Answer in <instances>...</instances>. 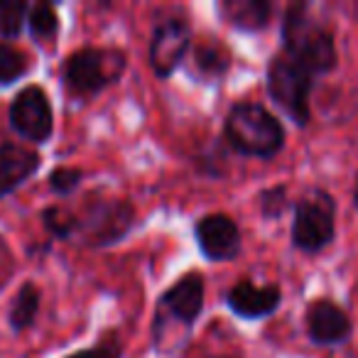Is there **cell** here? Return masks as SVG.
Returning <instances> with one entry per match:
<instances>
[{
    "label": "cell",
    "mask_w": 358,
    "mask_h": 358,
    "mask_svg": "<svg viewBox=\"0 0 358 358\" xmlns=\"http://www.w3.org/2000/svg\"><path fill=\"white\" fill-rule=\"evenodd\" d=\"M282 40L287 57L309 74H327L336 66L334 40L307 13V6H292L282 22Z\"/></svg>",
    "instance_id": "1"
},
{
    "label": "cell",
    "mask_w": 358,
    "mask_h": 358,
    "mask_svg": "<svg viewBox=\"0 0 358 358\" xmlns=\"http://www.w3.org/2000/svg\"><path fill=\"white\" fill-rule=\"evenodd\" d=\"M201 307H204V280H201V275L189 273L177 285H172L159 299L157 319H155L157 348H162V351L177 348V329L182 331V336H187L192 324L201 314Z\"/></svg>",
    "instance_id": "2"
},
{
    "label": "cell",
    "mask_w": 358,
    "mask_h": 358,
    "mask_svg": "<svg viewBox=\"0 0 358 358\" xmlns=\"http://www.w3.org/2000/svg\"><path fill=\"white\" fill-rule=\"evenodd\" d=\"M226 138L238 152L253 157H273L285 143L280 120L260 103H238L226 118Z\"/></svg>",
    "instance_id": "3"
},
{
    "label": "cell",
    "mask_w": 358,
    "mask_h": 358,
    "mask_svg": "<svg viewBox=\"0 0 358 358\" xmlns=\"http://www.w3.org/2000/svg\"><path fill=\"white\" fill-rule=\"evenodd\" d=\"M268 91L270 99L294 120L304 125L309 120V91L312 74L294 64L289 57H275L268 66Z\"/></svg>",
    "instance_id": "4"
},
{
    "label": "cell",
    "mask_w": 358,
    "mask_h": 358,
    "mask_svg": "<svg viewBox=\"0 0 358 358\" xmlns=\"http://www.w3.org/2000/svg\"><path fill=\"white\" fill-rule=\"evenodd\" d=\"M123 55L101 50H81L69 57L64 66V81L74 94H96L123 71Z\"/></svg>",
    "instance_id": "5"
},
{
    "label": "cell",
    "mask_w": 358,
    "mask_h": 358,
    "mask_svg": "<svg viewBox=\"0 0 358 358\" xmlns=\"http://www.w3.org/2000/svg\"><path fill=\"white\" fill-rule=\"evenodd\" d=\"M334 238V201L329 194L317 192L299 201L292 221V241L297 248L317 253Z\"/></svg>",
    "instance_id": "6"
},
{
    "label": "cell",
    "mask_w": 358,
    "mask_h": 358,
    "mask_svg": "<svg viewBox=\"0 0 358 358\" xmlns=\"http://www.w3.org/2000/svg\"><path fill=\"white\" fill-rule=\"evenodd\" d=\"M10 123L22 138L32 143H45L50 140L55 128V115H52L50 99L37 86H27L15 96L10 106Z\"/></svg>",
    "instance_id": "7"
},
{
    "label": "cell",
    "mask_w": 358,
    "mask_h": 358,
    "mask_svg": "<svg viewBox=\"0 0 358 358\" xmlns=\"http://www.w3.org/2000/svg\"><path fill=\"white\" fill-rule=\"evenodd\" d=\"M192 32L185 20H167L157 25L152 35V45H150V62L157 76H169L179 66V62L185 59L187 50H189Z\"/></svg>",
    "instance_id": "8"
},
{
    "label": "cell",
    "mask_w": 358,
    "mask_h": 358,
    "mask_svg": "<svg viewBox=\"0 0 358 358\" xmlns=\"http://www.w3.org/2000/svg\"><path fill=\"white\" fill-rule=\"evenodd\" d=\"M196 241L209 260H231L241 250V231L229 216L211 214L196 224Z\"/></svg>",
    "instance_id": "9"
},
{
    "label": "cell",
    "mask_w": 358,
    "mask_h": 358,
    "mask_svg": "<svg viewBox=\"0 0 358 358\" xmlns=\"http://www.w3.org/2000/svg\"><path fill=\"white\" fill-rule=\"evenodd\" d=\"M133 226V209L123 201H101L84 219V229L94 243H113Z\"/></svg>",
    "instance_id": "10"
},
{
    "label": "cell",
    "mask_w": 358,
    "mask_h": 358,
    "mask_svg": "<svg viewBox=\"0 0 358 358\" xmlns=\"http://www.w3.org/2000/svg\"><path fill=\"white\" fill-rule=\"evenodd\" d=\"M40 169V155L15 143L0 145V196H8Z\"/></svg>",
    "instance_id": "11"
},
{
    "label": "cell",
    "mask_w": 358,
    "mask_h": 358,
    "mask_svg": "<svg viewBox=\"0 0 358 358\" xmlns=\"http://www.w3.org/2000/svg\"><path fill=\"white\" fill-rule=\"evenodd\" d=\"M226 302H229V307L243 319L268 317L270 312L278 309L280 289L275 287V285L258 287V285H253V282H238L226 294Z\"/></svg>",
    "instance_id": "12"
},
{
    "label": "cell",
    "mask_w": 358,
    "mask_h": 358,
    "mask_svg": "<svg viewBox=\"0 0 358 358\" xmlns=\"http://www.w3.org/2000/svg\"><path fill=\"white\" fill-rule=\"evenodd\" d=\"M307 329L309 336L317 343H338L348 338L351 322L343 314V309H338L334 302L319 299V302L309 304L307 309Z\"/></svg>",
    "instance_id": "13"
},
{
    "label": "cell",
    "mask_w": 358,
    "mask_h": 358,
    "mask_svg": "<svg viewBox=\"0 0 358 358\" xmlns=\"http://www.w3.org/2000/svg\"><path fill=\"white\" fill-rule=\"evenodd\" d=\"M270 3L265 0H226L221 3V15L234 27L245 32L263 30L270 20Z\"/></svg>",
    "instance_id": "14"
},
{
    "label": "cell",
    "mask_w": 358,
    "mask_h": 358,
    "mask_svg": "<svg viewBox=\"0 0 358 358\" xmlns=\"http://www.w3.org/2000/svg\"><path fill=\"white\" fill-rule=\"evenodd\" d=\"M37 309H40V292H37L35 285H22L20 292L15 294L10 307V327L15 331L27 329L37 317Z\"/></svg>",
    "instance_id": "15"
},
{
    "label": "cell",
    "mask_w": 358,
    "mask_h": 358,
    "mask_svg": "<svg viewBox=\"0 0 358 358\" xmlns=\"http://www.w3.org/2000/svg\"><path fill=\"white\" fill-rule=\"evenodd\" d=\"M27 25H30V32L37 42H50L59 30V17H57L55 8L47 6V3H40L27 15Z\"/></svg>",
    "instance_id": "16"
},
{
    "label": "cell",
    "mask_w": 358,
    "mask_h": 358,
    "mask_svg": "<svg viewBox=\"0 0 358 358\" xmlns=\"http://www.w3.org/2000/svg\"><path fill=\"white\" fill-rule=\"evenodd\" d=\"M27 69V59L15 47L0 42V84H13L17 81Z\"/></svg>",
    "instance_id": "17"
},
{
    "label": "cell",
    "mask_w": 358,
    "mask_h": 358,
    "mask_svg": "<svg viewBox=\"0 0 358 358\" xmlns=\"http://www.w3.org/2000/svg\"><path fill=\"white\" fill-rule=\"evenodd\" d=\"M194 62L201 74H209V76H219L229 69V55H226L224 50H219V47H211V45L199 47L194 55Z\"/></svg>",
    "instance_id": "18"
},
{
    "label": "cell",
    "mask_w": 358,
    "mask_h": 358,
    "mask_svg": "<svg viewBox=\"0 0 358 358\" xmlns=\"http://www.w3.org/2000/svg\"><path fill=\"white\" fill-rule=\"evenodd\" d=\"M27 6L25 3H0V35L3 37H15L22 30V20H25Z\"/></svg>",
    "instance_id": "19"
},
{
    "label": "cell",
    "mask_w": 358,
    "mask_h": 358,
    "mask_svg": "<svg viewBox=\"0 0 358 358\" xmlns=\"http://www.w3.org/2000/svg\"><path fill=\"white\" fill-rule=\"evenodd\" d=\"M42 221H45L47 231H50V234H55L57 238H69V234L76 229V224H79L74 216H69L66 211H62V209H55V206L45 209Z\"/></svg>",
    "instance_id": "20"
},
{
    "label": "cell",
    "mask_w": 358,
    "mask_h": 358,
    "mask_svg": "<svg viewBox=\"0 0 358 358\" xmlns=\"http://www.w3.org/2000/svg\"><path fill=\"white\" fill-rule=\"evenodd\" d=\"M50 185L57 194H71V192L81 185V172L79 169H71V167L55 169L50 177Z\"/></svg>",
    "instance_id": "21"
},
{
    "label": "cell",
    "mask_w": 358,
    "mask_h": 358,
    "mask_svg": "<svg viewBox=\"0 0 358 358\" xmlns=\"http://www.w3.org/2000/svg\"><path fill=\"white\" fill-rule=\"evenodd\" d=\"M260 209L265 216H278L285 209V189L282 187H275L260 194Z\"/></svg>",
    "instance_id": "22"
},
{
    "label": "cell",
    "mask_w": 358,
    "mask_h": 358,
    "mask_svg": "<svg viewBox=\"0 0 358 358\" xmlns=\"http://www.w3.org/2000/svg\"><path fill=\"white\" fill-rule=\"evenodd\" d=\"M120 351L118 346H96V348H86V351H79L69 358H118Z\"/></svg>",
    "instance_id": "23"
},
{
    "label": "cell",
    "mask_w": 358,
    "mask_h": 358,
    "mask_svg": "<svg viewBox=\"0 0 358 358\" xmlns=\"http://www.w3.org/2000/svg\"><path fill=\"white\" fill-rule=\"evenodd\" d=\"M356 206H358V187H356Z\"/></svg>",
    "instance_id": "24"
}]
</instances>
